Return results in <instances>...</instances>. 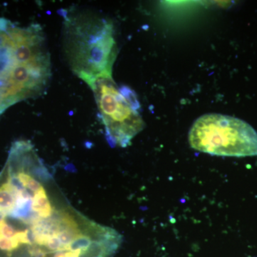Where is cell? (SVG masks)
Segmentation results:
<instances>
[{
	"mask_svg": "<svg viewBox=\"0 0 257 257\" xmlns=\"http://www.w3.org/2000/svg\"><path fill=\"white\" fill-rule=\"evenodd\" d=\"M50 78V55L41 27H20L0 18V114L41 95Z\"/></svg>",
	"mask_w": 257,
	"mask_h": 257,
	"instance_id": "cell-1",
	"label": "cell"
},
{
	"mask_svg": "<svg viewBox=\"0 0 257 257\" xmlns=\"http://www.w3.org/2000/svg\"><path fill=\"white\" fill-rule=\"evenodd\" d=\"M63 37L64 55L79 78L111 76L116 45L110 22L89 11L66 15Z\"/></svg>",
	"mask_w": 257,
	"mask_h": 257,
	"instance_id": "cell-2",
	"label": "cell"
},
{
	"mask_svg": "<svg viewBox=\"0 0 257 257\" xmlns=\"http://www.w3.org/2000/svg\"><path fill=\"white\" fill-rule=\"evenodd\" d=\"M86 83L94 92L109 145L127 147L145 126L136 94L130 88H118L111 76H99Z\"/></svg>",
	"mask_w": 257,
	"mask_h": 257,
	"instance_id": "cell-3",
	"label": "cell"
},
{
	"mask_svg": "<svg viewBox=\"0 0 257 257\" xmlns=\"http://www.w3.org/2000/svg\"><path fill=\"white\" fill-rule=\"evenodd\" d=\"M191 147L221 157L257 156V133L246 121L220 114L203 115L189 134Z\"/></svg>",
	"mask_w": 257,
	"mask_h": 257,
	"instance_id": "cell-4",
	"label": "cell"
},
{
	"mask_svg": "<svg viewBox=\"0 0 257 257\" xmlns=\"http://www.w3.org/2000/svg\"><path fill=\"white\" fill-rule=\"evenodd\" d=\"M32 210L37 213L42 219H48L53 214L54 209L47 197L46 191L42 189L40 192L34 194L32 202Z\"/></svg>",
	"mask_w": 257,
	"mask_h": 257,
	"instance_id": "cell-5",
	"label": "cell"
}]
</instances>
